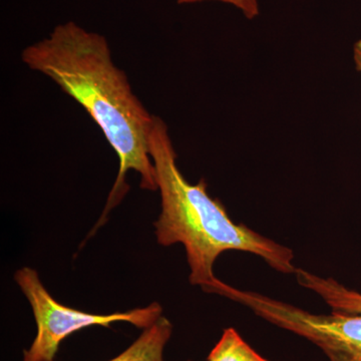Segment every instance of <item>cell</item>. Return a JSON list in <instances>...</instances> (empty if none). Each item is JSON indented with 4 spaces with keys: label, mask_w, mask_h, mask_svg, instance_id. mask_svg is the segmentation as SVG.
<instances>
[{
    "label": "cell",
    "mask_w": 361,
    "mask_h": 361,
    "mask_svg": "<svg viewBox=\"0 0 361 361\" xmlns=\"http://www.w3.org/2000/svg\"><path fill=\"white\" fill-rule=\"evenodd\" d=\"M21 59L77 101L118 156V177L103 214L90 233L89 237L92 236L128 193L126 179L129 171L141 176L142 189L158 191L149 149L155 116L142 106L126 73L114 63L103 35L89 32L73 21L56 26L49 37L25 47Z\"/></svg>",
    "instance_id": "6da1fadb"
},
{
    "label": "cell",
    "mask_w": 361,
    "mask_h": 361,
    "mask_svg": "<svg viewBox=\"0 0 361 361\" xmlns=\"http://www.w3.org/2000/svg\"><path fill=\"white\" fill-rule=\"evenodd\" d=\"M149 149L161 196V214L154 223L157 242L166 247L184 246L190 283L216 294L223 281L216 277L214 265L226 251L254 254L283 274L296 272L290 248L235 223L223 204L209 195L205 180L191 184L185 179L167 125L158 116L149 134Z\"/></svg>",
    "instance_id": "7a4b0ae2"
},
{
    "label": "cell",
    "mask_w": 361,
    "mask_h": 361,
    "mask_svg": "<svg viewBox=\"0 0 361 361\" xmlns=\"http://www.w3.org/2000/svg\"><path fill=\"white\" fill-rule=\"evenodd\" d=\"M14 281L32 306L37 323L35 341L23 351V361H52L66 337L90 326L111 329L116 322H127L146 329L161 317L163 308L158 302L126 312L96 314L68 307L58 302L47 290L37 270L23 267L14 274Z\"/></svg>",
    "instance_id": "3957f363"
},
{
    "label": "cell",
    "mask_w": 361,
    "mask_h": 361,
    "mask_svg": "<svg viewBox=\"0 0 361 361\" xmlns=\"http://www.w3.org/2000/svg\"><path fill=\"white\" fill-rule=\"evenodd\" d=\"M277 322L280 329L312 342L330 361H361V315L314 314L288 303Z\"/></svg>",
    "instance_id": "277c9868"
},
{
    "label": "cell",
    "mask_w": 361,
    "mask_h": 361,
    "mask_svg": "<svg viewBox=\"0 0 361 361\" xmlns=\"http://www.w3.org/2000/svg\"><path fill=\"white\" fill-rule=\"evenodd\" d=\"M297 282L322 297L334 312L361 315V293L349 289L334 278H323L297 268Z\"/></svg>",
    "instance_id": "5b68a950"
},
{
    "label": "cell",
    "mask_w": 361,
    "mask_h": 361,
    "mask_svg": "<svg viewBox=\"0 0 361 361\" xmlns=\"http://www.w3.org/2000/svg\"><path fill=\"white\" fill-rule=\"evenodd\" d=\"M172 334V323L161 316L152 326L142 330L129 348L109 361H165L164 351Z\"/></svg>",
    "instance_id": "8992f818"
},
{
    "label": "cell",
    "mask_w": 361,
    "mask_h": 361,
    "mask_svg": "<svg viewBox=\"0 0 361 361\" xmlns=\"http://www.w3.org/2000/svg\"><path fill=\"white\" fill-rule=\"evenodd\" d=\"M207 361H269L256 353L232 327L223 331Z\"/></svg>",
    "instance_id": "52a82bcc"
},
{
    "label": "cell",
    "mask_w": 361,
    "mask_h": 361,
    "mask_svg": "<svg viewBox=\"0 0 361 361\" xmlns=\"http://www.w3.org/2000/svg\"><path fill=\"white\" fill-rule=\"evenodd\" d=\"M217 1L223 4H230V6L236 7L241 11L242 14L247 20H254L259 16L258 0H178L179 4H200V2Z\"/></svg>",
    "instance_id": "ba28073f"
},
{
    "label": "cell",
    "mask_w": 361,
    "mask_h": 361,
    "mask_svg": "<svg viewBox=\"0 0 361 361\" xmlns=\"http://www.w3.org/2000/svg\"><path fill=\"white\" fill-rule=\"evenodd\" d=\"M353 61L356 70L361 73V39L356 42L353 47Z\"/></svg>",
    "instance_id": "9c48e42d"
},
{
    "label": "cell",
    "mask_w": 361,
    "mask_h": 361,
    "mask_svg": "<svg viewBox=\"0 0 361 361\" xmlns=\"http://www.w3.org/2000/svg\"><path fill=\"white\" fill-rule=\"evenodd\" d=\"M189 361H191V360H189Z\"/></svg>",
    "instance_id": "30bf717a"
}]
</instances>
